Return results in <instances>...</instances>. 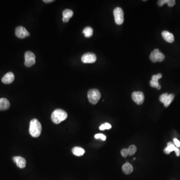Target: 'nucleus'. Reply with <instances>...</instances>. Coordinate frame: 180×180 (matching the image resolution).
<instances>
[{
    "instance_id": "nucleus-1",
    "label": "nucleus",
    "mask_w": 180,
    "mask_h": 180,
    "mask_svg": "<svg viewBox=\"0 0 180 180\" xmlns=\"http://www.w3.org/2000/svg\"><path fill=\"white\" fill-rule=\"evenodd\" d=\"M42 132V126L37 119H34L30 123L29 133L34 138L39 137Z\"/></svg>"
},
{
    "instance_id": "nucleus-2",
    "label": "nucleus",
    "mask_w": 180,
    "mask_h": 180,
    "mask_svg": "<svg viewBox=\"0 0 180 180\" xmlns=\"http://www.w3.org/2000/svg\"><path fill=\"white\" fill-rule=\"evenodd\" d=\"M68 117V114L62 109H56L52 113L51 120L55 124H59Z\"/></svg>"
},
{
    "instance_id": "nucleus-3",
    "label": "nucleus",
    "mask_w": 180,
    "mask_h": 180,
    "mask_svg": "<svg viewBox=\"0 0 180 180\" xmlns=\"http://www.w3.org/2000/svg\"><path fill=\"white\" fill-rule=\"evenodd\" d=\"M101 97L99 90L96 89H90L88 92V98L90 103L93 105L97 104Z\"/></svg>"
},
{
    "instance_id": "nucleus-4",
    "label": "nucleus",
    "mask_w": 180,
    "mask_h": 180,
    "mask_svg": "<svg viewBox=\"0 0 180 180\" xmlns=\"http://www.w3.org/2000/svg\"><path fill=\"white\" fill-rule=\"evenodd\" d=\"M115 21L117 25H121L124 22V12L122 8L117 7L114 10Z\"/></svg>"
},
{
    "instance_id": "nucleus-5",
    "label": "nucleus",
    "mask_w": 180,
    "mask_h": 180,
    "mask_svg": "<svg viewBox=\"0 0 180 180\" xmlns=\"http://www.w3.org/2000/svg\"><path fill=\"white\" fill-rule=\"evenodd\" d=\"M150 59L154 63H156L157 61L161 62L165 59V56L160 51L159 49H155L151 53L150 56Z\"/></svg>"
},
{
    "instance_id": "nucleus-6",
    "label": "nucleus",
    "mask_w": 180,
    "mask_h": 180,
    "mask_svg": "<svg viewBox=\"0 0 180 180\" xmlns=\"http://www.w3.org/2000/svg\"><path fill=\"white\" fill-rule=\"evenodd\" d=\"M36 63V56L31 52L27 51L25 54V65L27 67H30Z\"/></svg>"
},
{
    "instance_id": "nucleus-7",
    "label": "nucleus",
    "mask_w": 180,
    "mask_h": 180,
    "mask_svg": "<svg viewBox=\"0 0 180 180\" xmlns=\"http://www.w3.org/2000/svg\"><path fill=\"white\" fill-rule=\"evenodd\" d=\"M83 63L85 64H91L96 61L97 57L95 54L92 53H87L83 55L81 58Z\"/></svg>"
},
{
    "instance_id": "nucleus-8",
    "label": "nucleus",
    "mask_w": 180,
    "mask_h": 180,
    "mask_svg": "<svg viewBox=\"0 0 180 180\" xmlns=\"http://www.w3.org/2000/svg\"><path fill=\"white\" fill-rule=\"evenodd\" d=\"M15 35L18 38L24 39L30 36V34L23 26H18L16 28Z\"/></svg>"
},
{
    "instance_id": "nucleus-9",
    "label": "nucleus",
    "mask_w": 180,
    "mask_h": 180,
    "mask_svg": "<svg viewBox=\"0 0 180 180\" xmlns=\"http://www.w3.org/2000/svg\"><path fill=\"white\" fill-rule=\"evenodd\" d=\"M132 99L138 105H142L144 100L145 96L144 94L142 92H134L132 94Z\"/></svg>"
},
{
    "instance_id": "nucleus-10",
    "label": "nucleus",
    "mask_w": 180,
    "mask_h": 180,
    "mask_svg": "<svg viewBox=\"0 0 180 180\" xmlns=\"http://www.w3.org/2000/svg\"><path fill=\"white\" fill-rule=\"evenodd\" d=\"M173 151L175 152L177 156H180V150L179 148L176 147L173 143L171 142L168 143L167 147L164 149V152L166 154H169Z\"/></svg>"
},
{
    "instance_id": "nucleus-11",
    "label": "nucleus",
    "mask_w": 180,
    "mask_h": 180,
    "mask_svg": "<svg viewBox=\"0 0 180 180\" xmlns=\"http://www.w3.org/2000/svg\"><path fill=\"white\" fill-rule=\"evenodd\" d=\"M13 160L14 163H15L17 166L19 168L23 169L26 166V161L21 156H15L13 158Z\"/></svg>"
},
{
    "instance_id": "nucleus-12",
    "label": "nucleus",
    "mask_w": 180,
    "mask_h": 180,
    "mask_svg": "<svg viewBox=\"0 0 180 180\" xmlns=\"http://www.w3.org/2000/svg\"><path fill=\"white\" fill-rule=\"evenodd\" d=\"M15 80V76L12 72H9L2 79V82L5 84H11Z\"/></svg>"
},
{
    "instance_id": "nucleus-13",
    "label": "nucleus",
    "mask_w": 180,
    "mask_h": 180,
    "mask_svg": "<svg viewBox=\"0 0 180 180\" xmlns=\"http://www.w3.org/2000/svg\"><path fill=\"white\" fill-rule=\"evenodd\" d=\"M74 14L73 11L70 9H65L63 12V20L64 23H67L69 22L70 19L72 17Z\"/></svg>"
},
{
    "instance_id": "nucleus-14",
    "label": "nucleus",
    "mask_w": 180,
    "mask_h": 180,
    "mask_svg": "<svg viewBox=\"0 0 180 180\" xmlns=\"http://www.w3.org/2000/svg\"><path fill=\"white\" fill-rule=\"evenodd\" d=\"M162 37L168 43H173L174 41V36L173 34L167 31H164L162 33Z\"/></svg>"
},
{
    "instance_id": "nucleus-15",
    "label": "nucleus",
    "mask_w": 180,
    "mask_h": 180,
    "mask_svg": "<svg viewBox=\"0 0 180 180\" xmlns=\"http://www.w3.org/2000/svg\"><path fill=\"white\" fill-rule=\"evenodd\" d=\"M10 107V103L8 100L6 98L0 99V111L6 110Z\"/></svg>"
},
{
    "instance_id": "nucleus-16",
    "label": "nucleus",
    "mask_w": 180,
    "mask_h": 180,
    "mask_svg": "<svg viewBox=\"0 0 180 180\" xmlns=\"http://www.w3.org/2000/svg\"><path fill=\"white\" fill-rule=\"evenodd\" d=\"M122 170L126 174L128 175L132 173L133 171V167L131 164L126 163L123 165L122 167Z\"/></svg>"
},
{
    "instance_id": "nucleus-17",
    "label": "nucleus",
    "mask_w": 180,
    "mask_h": 180,
    "mask_svg": "<svg viewBox=\"0 0 180 180\" xmlns=\"http://www.w3.org/2000/svg\"><path fill=\"white\" fill-rule=\"evenodd\" d=\"M72 152L74 154V155H75L76 156H82L84 155L85 151L84 149L82 148L79 147H74L72 149Z\"/></svg>"
},
{
    "instance_id": "nucleus-18",
    "label": "nucleus",
    "mask_w": 180,
    "mask_h": 180,
    "mask_svg": "<svg viewBox=\"0 0 180 180\" xmlns=\"http://www.w3.org/2000/svg\"><path fill=\"white\" fill-rule=\"evenodd\" d=\"M83 33L84 34V36L86 38H90L93 36V30L90 27H86L83 31Z\"/></svg>"
},
{
    "instance_id": "nucleus-19",
    "label": "nucleus",
    "mask_w": 180,
    "mask_h": 180,
    "mask_svg": "<svg viewBox=\"0 0 180 180\" xmlns=\"http://www.w3.org/2000/svg\"><path fill=\"white\" fill-rule=\"evenodd\" d=\"M175 95L173 94H169V96L168 97L165 103L164 104V105L166 107L169 106V105H170L171 103H172V101L174 100V99Z\"/></svg>"
},
{
    "instance_id": "nucleus-20",
    "label": "nucleus",
    "mask_w": 180,
    "mask_h": 180,
    "mask_svg": "<svg viewBox=\"0 0 180 180\" xmlns=\"http://www.w3.org/2000/svg\"><path fill=\"white\" fill-rule=\"evenodd\" d=\"M128 150L129 155L132 156L136 152L137 147H136L135 145H131L130 147H129Z\"/></svg>"
},
{
    "instance_id": "nucleus-21",
    "label": "nucleus",
    "mask_w": 180,
    "mask_h": 180,
    "mask_svg": "<svg viewBox=\"0 0 180 180\" xmlns=\"http://www.w3.org/2000/svg\"><path fill=\"white\" fill-rule=\"evenodd\" d=\"M112 128L111 125L109 123H106L103 124L101 125L99 127L100 130L103 131L105 130H109Z\"/></svg>"
},
{
    "instance_id": "nucleus-22",
    "label": "nucleus",
    "mask_w": 180,
    "mask_h": 180,
    "mask_svg": "<svg viewBox=\"0 0 180 180\" xmlns=\"http://www.w3.org/2000/svg\"><path fill=\"white\" fill-rule=\"evenodd\" d=\"M169 96V94L168 93H165L161 95L160 97V101L162 102V103L164 104L165 102L166 101L168 97Z\"/></svg>"
},
{
    "instance_id": "nucleus-23",
    "label": "nucleus",
    "mask_w": 180,
    "mask_h": 180,
    "mask_svg": "<svg viewBox=\"0 0 180 180\" xmlns=\"http://www.w3.org/2000/svg\"><path fill=\"white\" fill-rule=\"evenodd\" d=\"M162 77V75L159 73L157 75H154L152 77V80L153 81H156V82H158V80H159Z\"/></svg>"
},
{
    "instance_id": "nucleus-24",
    "label": "nucleus",
    "mask_w": 180,
    "mask_h": 180,
    "mask_svg": "<svg viewBox=\"0 0 180 180\" xmlns=\"http://www.w3.org/2000/svg\"><path fill=\"white\" fill-rule=\"evenodd\" d=\"M95 138L97 139H101L103 140V141H105V140H106V136L104 135L103 134H96V135H95Z\"/></svg>"
},
{
    "instance_id": "nucleus-25",
    "label": "nucleus",
    "mask_w": 180,
    "mask_h": 180,
    "mask_svg": "<svg viewBox=\"0 0 180 180\" xmlns=\"http://www.w3.org/2000/svg\"><path fill=\"white\" fill-rule=\"evenodd\" d=\"M150 85L151 87H153V88H157L158 87L159 85V83L158 82H156V81L151 80L150 82Z\"/></svg>"
},
{
    "instance_id": "nucleus-26",
    "label": "nucleus",
    "mask_w": 180,
    "mask_h": 180,
    "mask_svg": "<svg viewBox=\"0 0 180 180\" xmlns=\"http://www.w3.org/2000/svg\"><path fill=\"white\" fill-rule=\"evenodd\" d=\"M121 154L122 156L124 157L125 158L127 157L129 155L128 149H123L122 150Z\"/></svg>"
},
{
    "instance_id": "nucleus-27",
    "label": "nucleus",
    "mask_w": 180,
    "mask_h": 180,
    "mask_svg": "<svg viewBox=\"0 0 180 180\" xmlns=\"http://www.w3.org/2000/svg\"><path fill=\"white\" fill-rule=\"evenodd\" d=\"M169 2V0H160V1H158V5L160 7L163 6L164 4H168Z\"/></svg>"
},
{
    "instance_id": "nucleus-28",
    "label": "nucleus",
    "mask_w": 180,
    "mask_h": 180,
    "mask_svg": "<svg viewBox=\"0 0 180 180\" xmlns=\"http://www.w3.org/2000/svg\"><path fill=\"white\" fill-rule=\"evenodd\" d=\"M174 144L176 147L180 148V141L178 140L177 139L174 138L173 140Z\"/></svg>"
},
{
    "instance_id": "nucleus-29",
    "label": "nucleus",
    "mask_w": 180,
    "mask_h": 180,
    "mask_svg": "<svg viewBox=\"0 0 180 180\" xmlns=\"http://www.w3.org/2000/svg\"><path fill=\"white\" fill-rule=\"evenodd\" d=\"M175 3H176V1L175 0H169L167 4L169 7H172L174 6Z\"/></svg>"
},
{
    "instance_id": "nucleus-30",
    "label": "nucleus",
    "mask_w": 180,
    "mask_h": 180,
    "mask_svg": "<svg viewBox=\"0 0 180 180\" xmlns=\"http://www.w3.org/2000/svg\"><path fill=\"white\" fill-rule=\"evenodd\" d=\"M54 1H53V0H44V1H43L44 2L46 3H51V2H53Z\"/></svg>"
},
{
    "instance_id": "nucleus-31",
    "label": "nucleus",
    "mask_w": 180,
    "mask_h": 180,
    "mask_svg": "<svg viewBox=\"0 0 180 180\" xmlns=\"http://www.w3.org/2000/svg\"><path fill=\"white\" fill-rule=\"evenodd\" d=\"M157 89L158 90H160L161 89V85H160V84L159 85V86H158V87L157 88Z\"/></svg>"
}]
</instances>
